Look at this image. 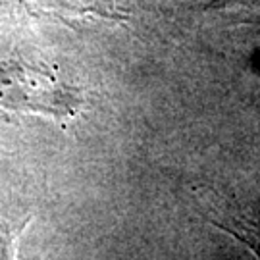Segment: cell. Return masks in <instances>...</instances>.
I'll use <instances>...</instances> for the list:
<instances>
[{"label": "cell", "mask_w": 260, "mask_h": 260, "mask_svg": "<svg viewBox=\"0 0 260 260\" xmlns=\"http://www.w3.org/2000/svg\"><path fill=\"white\" fill-rule=\"evenodd\" d=\"M0 108L68 123L81 114L83 96L47 64L10 58L0 64Z\"/></svg>", "instance_id": "cell-1"}, {"label": "cell", "mask_w": 260, "mask_h": 260, "mask_svg": "<svg viewBox=\"0 0 260 260\" xmlns=\"http://www.w3.org/2000/svg\"><path fill=\"white\" fill-rule=\"evenodd\" d=\"M29 8L45 14L70 27L79 25H110L127 19V12L116 0H21Z\"/></svg>", "instance_id": "cell-2"}, {"label": "cell", "mask_w": 260, "mask_h": 260, "mask_svg": "<svg viewBox=\"0 0 260 260\" xmlns=\"http://www.w3.org/2000/svg\"><path fill=\"white\" fill-rule=\"evenodd\" d=\"M33 216L0 218V260H18V247L23 232L31 225Z\"/></svg>", "instance_id": "cell-3"}, {"label": "cell", "mask_w": 260, "mask_h": 260, "mask_svg": "<svg viewBox=\"0 0 260 260\" xmlns=\"http://www.w3.org/2000/svg\"><path fill=\"white\" fill-rule=\"evenodd\" d=\"M216 228L222 232L230 233L237 241H241L252 256L260 260V220H241V218H232L228 222H216Z\"/></svg>", "instance_id": "cell-4"}, {"label": "cell", "mask_w": 260, "mask_h": 260, "mask_svg": "<svg viewBox=\"0 0 260 260\" xmlns=\"http://www.w3.org/2000/svg\"><path fill=\"white\" fill-rule=\"evenodd\" d=\"M216 8H220V10L260 8V0H220V2H216Z\"/></svg>", "instance_id": "cell-5"}]
</instances>
